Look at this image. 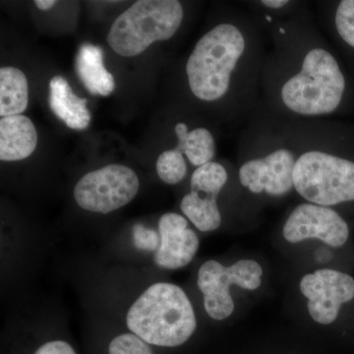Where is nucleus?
I'll use <instances>...</instances> for the list:
<instances>
[{
  "instance_id": "4",
  "label": "nucleus",
  "mask_w": 354,
  "mask_h": 354,
  "mask_svg": "<svg viewBox=\"0 0 354 354\" xmlns=\"http://www.w3.org/2000/svg\"><path fill=\"white\" fill-rule=\"evenodd\" d=\"M293 187L305 201L332 207L354 201V162L305 142L293 171Z\"/></svg>"
},
{
  "instance_id": "21",
  "label": "nucleus",
  "mask_w": 354,
  "mask_h": 354,
  "mask_svg": "<svg viewBox=\"0 0 354 354\" xmlns=\"http://www.w3.org/2000/svg\"><path fill=\"white\" fill-rule=\"evenodd\" d=\"M109 354H153L146 342L134 334H123L114 337L109 346Z\"/></svg>"
},
{
  "instance_id": "25",
  "label": "nucleus",
  "mask_w": 354,
  "mask_h": 354,
  "mask_svg": "<svg viewBox=\"0 0 354 354\" xmlns=\"http://www.w3.org/2000/svg\"><path fill=\"white\" fill-rule=\"evenodd\" d=\"M35 4L41 10H48L57 4V1L55 0H36Z\"/></svg>"
},
{
  "instance_id": "9",
  "label": "nucleus",
  "mask_w": 354,
  "mask_h": 354,
  "mask_svg": "<svg viewBox=\"0 0 354 354\" xmlns=\"http://www.w3.org/2000/svg\"><path fill=\"white\" fill-rule=\"evenodd\" d=\"M299 288L308 300L310 317L321 325L334 323L342 305L354 298L353 277L337 270L320 269L306 274Z\"/></svg>"
},
{
  "instance_id": "23",
  "label": "nucleus",
  "mask_w": 354,
  "mask_h": 354,
  "mask_svg": "<svg viewBox=\"0 0 354 354\" xmlns=\"http://www.w3.org/2000/svg\"><path fill=\"white\" fill-rule=\"evenodd\" d=\"M256 6L260 7L263 12H269L271 16L277 13L288 12L291 6H295V2L288 0H262L255 2Z\"/></svg>"
},
{
  "instance_id": "1",
  "label": "nucleus",
  "mask_w": 354,
  "mask_h": 354,
  "mask_svg": "<svg viewBox=\"0 0 354 354\" xmlns=\"http://www.w3.org/2000/svg\"><path fill=\"white\" fill-rule=\"evenodd\" d=\"M272 24V23H271ZM261 92L269 113L286 120H318L344 102L346 76L318 30L304 16L272 25Z\"/></svg>"
},
{
  "instance_id": "16",
  "label": "nucleus",
  "mask_w": 354,
  "mask_h": 354,
  "mask_svg": "<svg viewBox=\"0 0 354 354\" xmlns=\"http://www.w3.org/2000/svg\"><path fill=\"white\" fill-rule=\"evenodd\" d=\"M29 104V86L26 75L15 67L0 69V115H19Z\"/></svg>"
},
{
  "instance_id": "20",
  "label": "nucleus",
  "mask_w": 354,
  "mask_h": 354,
  "mask_svg": "<svg viewBox=\"0 0 354 354\" xmlns=\"http://www.w3.org/2000/svg\"><path fill=\"white\" fill-rule=\"evenodd\" d=\"M334 26L342 41L354 48V0H342L337 4Z\"/></svg>"
},
{
  "instance_id": "22",
  "label": "nucleus",
  "mask_w": 354,
  "mask_h": 354,
  "mask_svg": "<svg viewBox=\"0 0 354 354\" xmlns=\"http://www.w3.org/2000/svg\"><path fill=\"white\" fill-rule=\"evenodd\" d=\"M133 242L139 250L157 251L160 244V236L155 230L144 227V225H135L132 230Z\"/></svg>"
},
{
  "instance_id": "14",
  "label": "nucleus",
  "mask_w": 354,
  "mask_h": 354,
  "mask_svg": "<svg viewBox=\"0 0 354 354\" xmlns=\"http://www.w3.org/2000/svg\"><path fill=\"white\" fill-rule=\"evenodd\" d=\"M77 75L90 94L108 97L115 88L113 74L104 64V51L100 46L83 44L75 62Z\"/></svg>"
},
{
  "instance_id": "5",
  "label": "nucleus",
  "mask_w": 354,
  "mask_h": 354,
  "mask_svg": "<svg viewBox=\"0 0 354 354\" xmlns=\"http://www.w3.org/2000/svg\"><path fill=\"white\" fill-rule=\"evenodd\" d=\"M183 19L177 0H139L114 20L106 39L121 57H136L156 41L171 39Z\"/></svg>"
},
{
  "instance_id": "12",
  "label": "nucleus",
  "mask_w": 354,
  "mask_h": 354,
  "mask_svg": "<svg viewBox=\"0 0 354 354\" xmlns=\"http://www.w3.org/2000/svg\"><path fill=\"white\" fill-rule=\"evenodd\" d=\"M38 133L27 116H6L0 120V160L17 162L27 158L36 150Z\"/></svg>"
},
{
  "instance_id": "11",
  "label": "nucleus",
  "mask_w": 354,
  "mask_h": 354,
  "mask_svg": "<svg viewBox=\"0 0 354 354\" xmlns=\"http://www.w3.org/2000/svg\"><path fill=\"white\" fill-rule=\"evenodd\" d=\"M160 244L155 254L158 267L177 270L189 264L196 255L200 241L197 234L188 227L183 216L167 213L158 221Z\"/></svg>"
},
{
  "instance_id": "19",
  "label": "nucleus",
  "mask_w": 354,
  "mask_h": 354,
  "mask_svg": "<svg viewBox=\"0 0 354 354\" xmlns=\"http://www.w3.org/2000/svg\"><path fill=\"white\" fill-rule=\"evenodd\" d=\"M158 176L169 185H176L185 178L187 174V164L183 153L176 149L165 151L158 156L157 165Z\"/></svg>"
},
{
  "instance_id": "13",
  "label": "nucleus",
  "mask_w": 354,
  "mask_h": 354,
  "mask_svg": "<svg viewBox=\"0 0 354 354\" xmlns=\"http://www.w3.org/2000/svg\"><path fill=\"white\" fill-rule=\"evenodd\" d=\"M48 102L51 111L70 129L84 130L90 124L87 100L77 97L64 77L51 79Z\"/></svg>"
},
{
  "instance_id": "17",
  "label": "nucleus",
  "mask_w": 354,
  "mask_h": 354,
  "mask_svg": "<svg viewBox=\"0 0 354 354\" xmlns=\"http://www.w3.org/2000/svg\"><path fill=\"white\" fill-rule=\"evenodd\" d=\"M216 151V139L209 129L197 127L191 129L186 142L185 157L194 167L213 162Z\"/></svg>"
},
{
  "instance_id": "24",
  "label": "nucleus",
  "mask_w": 354,
  "mask_h": 354,
  "mask_svg": "<svg viewBox=\"0 0 354 354\" xmlns=\"http://www.w3.org/2000/svg\"><path fill=\"white\" fill-rule=\"evenodd\" d=\"M34 354H77L73 348L64 341L48 342Z\"/></svg>"
},
{
  "instance_id": "3",
  "label": "nucleus",
  "mask_w": 354,
  "mask_h": 354,
  "mask_svg": "<svg viewBox=\"0 0 354 354\" xmlns=\"http://www.w3.org/2000/svg\"><path fill=\"white\" fill-rule=\"evenodd\" d=\"M128 329L147 344L176 348L185 344L197 327L189 298L174 283H157L147 288L130 307Z\"/></svg>"
},
{
  "instance_id": "10",
  "label": "nucleus",
  "mask_w": 354,
  "mask_h": 354,
  "mask_svg": "<svg viewBox=\"0 0 354 354\" xmlns=\"http://www.w3.org/2000/svg\"><path fill=\"white\" fill-rule=\"evenodd\" d=\"M283 235L290 243L318 239L337 248L348 241L349 227L334 209L305 202L295 207L286 218Z\"/></svg>"
},
{
  "instance_id": "18",
  "label": "nucleus",
  "mask_w": 354,
  "mask_h": 354,
  "mask_svg": "<svg viewBox=\"0 0 354 354\" xmlns=\"http://www.w3.org/2000/svg\"><path fill=\"white\" fill-rule=\"evenodd\" d=\"M228 180L225 167L220 162H211L197 167L190 179L191 191L220 194Z\"/></svg>"
},
{
  "instance_id": "15",
  "label": "nucleus",
  "mask_w": 354,
  "mask_h": 354,
  "mask_svg": "<svg viewBox=\"0 0 354 354\" xmlns=\"http://www.w3.org/2000/svg\"><path fill=\"white\" fill-rule=\"evenodd\" d=\"M218 194L190 191L183 198L180 209L184 216L202 232H214L221 225Z\"/></svg>"
},
{
  "instance_id": "6",
  "label": "nucleus",
  "mask_w": 354,
  "mask_h": 354,
  "mask_svg": "<svg viewBox=\"0 0 354 354\" xmlns=\"http://www.w3.org/2000/svg\"><path fill=\"white\" fill-rule=\"evenodd\" d=\"M271 138L261 139L255 146L247 148L248 158L239 169L241 184L253 194L268 196H286L293 187V171L301 141L297 138H283L278 132Z\"/></svg>"
},
{
  "instance_id": "7",
  "label": "nucleus",
  "mask_w": 354,
  "mask_h": 354,
  "mask_svg": "<svg viewBox=\"0 0 354 354\" xmlns=\"http://www.w3.org/2000/svg\"><path fill=\"white\" fill-rule=\"evenodd\" d=\"M263 269L250 259L237 261L230 267L209 260L198 272V288L204 295V307L214 320L223 321L232 316L234 302L230 286L235 285L246 290H256L262 285Z\"/></svg>"
},
{
  "instance_id": "8",
  "label": "nucleus",
  "mask_w": 354,
  "mask_h": 354,
  "mask_svg": "<svg viewBox=\"0 0 354 354\" xmlns=\"http://www.w3.org/2000/svg\"><path fill=\"white\" fill-rule=\"evenodd\" d=\"M138 191L135 171L114 164L85 174L74 188V198L83 209L106 215L131 202Z\"/></svg>"
},
{
  "instance_id": "2",
  "label": "nucleus",
  "mask_w": 354,
  "mask_h": 354,
  "mask_svg": "<svg viewBox=\"0 0 354 354\" xmlns=\"http://www.w3.org/2000/svg\"><path fill=\"white\" fill-rule=\"evenodd\" d=\"M242 13L203 35L191 51L185 72L191 93L205 102L237 94L251 111L259 106L267 53L259 21Z\"/></svg>"
}]
</instances>
